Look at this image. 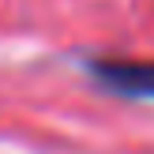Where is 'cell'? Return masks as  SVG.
<instances>
[{
    "label": "cell",
    "mask_w": 154,
    "mask_h": 154,
    "mask_svg": "<svg viewBox=\"0 0 154 154\" xmlns=\"http://www.w3.org/2000/svg\"><path fill=\"white\" fill-rule=\"evenodd\" d=\"M83 72L94 87L128 102H154V60L135 57H87Z\"/></svg>",
    "instance_id": "cell-1"
}]
</instances>
